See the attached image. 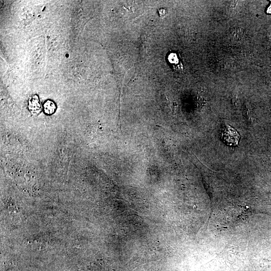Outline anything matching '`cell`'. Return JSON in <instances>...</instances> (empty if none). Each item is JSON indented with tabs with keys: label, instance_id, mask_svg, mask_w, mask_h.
<instances>
[{
	"label": "cell",
	"instance_id": "obj_1",
	"mask_svg": "<svg viewBox=\"0 0 271 271\" xmlns=\"http://www.w3.org/2000/svg\"><path fill=\"white\" fill-rule=\"evenodd\" d=\"M240 136L237 130L229 125H227L222 133L223 142L229 146H236L239 141Z\"/></svg>",
	"mask_w": 271,
	"mask_h": 271
},
{
	"label": "cell",
	"instance_id": "obj_2",
	"mask_svg": "<svg viewBox=\"0 0 271 271\" xmlns=\"http://www.w3.org/2000/svg\"><path fill=\"white\" fill-rule=\"evenodd\" d=\"M28 107L33 113H38L40 111L41 105L37 95H35L30 98L28 102Z\"/></svg>",
	"mask_w": 271,
	"mask_h": 271
},
{
	"label": "cell",
	"instance_id": "obj_3",
	"mask_svg": "<svg viewBox=\"0 0 271 271\" xmlns=\"http://www.w3.org/2000/svg\"><path fill=\"white\" fill-rule=\"evenodd\" d=\"M56 108L55 103L51 100H48L44 104V112L48 114H51L54 113Z\"/></svg>",
	"mask_w": 271,
	"mask_h": 271
},
{
	"label": "cell",
	"instance_id": "obj_4",
	"mask_svg": "<svg viewBox=\"0 0 271 271\" xmlns=\"http://www.w3.org/2000/svg\"><path fill=\"white\" fill-rule=\"evenodd\" d=\"M168 60L171 64H176L178 61V58L177 55L175 53H171L168 57Z\"/></svg>",
	"mask_w": 271,
	"mask_h": 271
}]
</instances>
